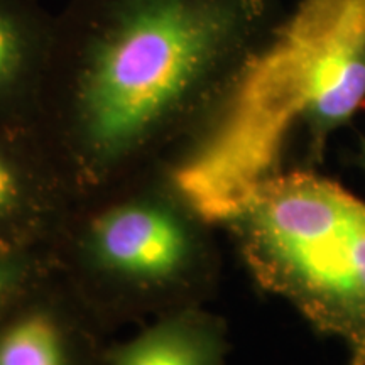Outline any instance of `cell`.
<instances>
[{
	"label": "cell",
	"mask_w": 365,
	"mask_h": 365,
	"mask_svg": "<svg viewBox=\"0 0 365 365\" xmlns=\"http://www.w3.org/2000/svg\"><path fill=\"white\" fill-rule=\"evenodd\" d=\"M267 0H66L44 81L83 153L150 143L266 48Z\"/></svg>",
	"instance_id": "obj_1"
},
{
	"label": "cell",
	"mask_w": 365,
	"mask_h": 365,
	"mask_svg": "<svg viewBox=\"0 0 365 365\" xmlns=\"http://www.w3.org/2000/svg\"><path fill=\"white\" fill-rule=\"evenodd\" d=\"M0 365H73V359L53 319L33 314L0 335Z\"/></svg>",
	"instance_id": "obj_6"
},
{
	"label": "cell",
	"mask_w": 365,
	"mask_h": 365,
	"mask_svg": "<svg viewBox=\"0 0 365 365\" xmlns=\"http://www.w3.org/2000/svg\"><path fill=\"white\" fill-rule=\"evenodd\" d=\"M259 282L365 365V202L313 171L277 173L234 220Z\"/></svg>",
	"instance_id": "obj_2"
},
{
	"label": "cell",
	"mask_w": 365,
	"mask_h": 365,
	"mask_svg": "<svg viewBox=\"0 0 365 365\" xmlns=\"http://www.w3.org/2000/svg\"><path fill=\"white\" fill-rule=\"evenodd\" d=\"M17 196V180L11 161L0 149V212L11 207Z\"/></svg>",
	"instance_id": "obj_7"
},
{
	"label": "cell",
	"mask_w": 365,
	"mask_h": 365,
	"mask_svg": "<svg viewBox=\"0 0 365 365\" xmlns=\"http://www.w3.org/2000/svg\"><path fill=\"white\" fill-rule=\"evenodd\" d=\"M56 14L43 0H0V107L24 100L43 83Z\"/></svg>",
	"instance_id": "obj_4"
},
{
	"label": "cell",
	"mask_w": 365,
	"mask_h": 365,
	"mask_svg": "<svg viewBox=\"0 0 365 365\" xmlns=\"http://www.w3.org/2000/svg\"><path fill=\"white\" fill-rule=\"evenodd\" d=\"M14 281H16V269L7 264H0V298L11 289Z\"/></svg>",
	"instance_id": "obj_8"
},
{
	"label": "cell",
	"mask_w": 365,
	"mask_h": 365,
	"mask_svg": "<svg viewBox=\"0 0 365 365\" xmlns=\"http://www.w3.org/2000/svg\"><path fill=\"white\" fill-rule=\"evenodd\" d=\"M359 166L362 168L365 173V139L360 140V149H359Z\"/></svg>",
	"instance_id": "obj_9"
},
{
	"label": "cell",
	"mask_w": 365,
	"mask_h": 365,
	"mask_svg": "<svg viewBox=\"0 0 365 365\" xmlns=\"http://www.w3.org/2000/svg\"><path fill=\"white\" fill-rule=\"evenodd\" d=\"M222 340L210 328L166 325L132 340L108 357V365H223Z\"/></svg>",
	"instance_id": "obj_5"
},
{
	"label": "cell",
	"mask_w": 365,
	"mask_h": 365,
	"mask_svg": "<svg viewBox=\"0 0 365 365\" xmlns=\"http://www.w3.org/2000/svg\"><path fill=\"white\" fill-rule=\"evenodd\" d=\"M100 257L117 271L161 277L182 262L186 239L175 218L149 207H124L105 213L93 227Z\"/></svg>",
	"instance_id": "obj_3"
}]
</instances>
